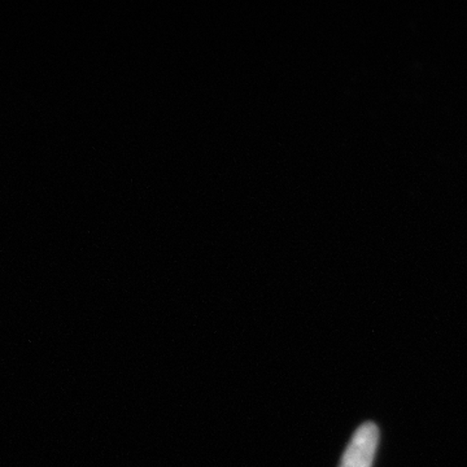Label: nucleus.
<instances>
[{
  "label": "nucleus",
  "instance_id": "nucleus-1",
  "mask_svg": "<svg viewBox=\"0 0 467 467\" xmlns=\"http://www.w3.org/2000/svg\"><path fill=\"white\" fill-rule=\"evenodd\" d=\"M379 442L376 423L367 422L358 427L344 451L339 467H371Z\"/></svg>",
  "mask_w": 467,
  "mask_h": 467
}]
</instances>
